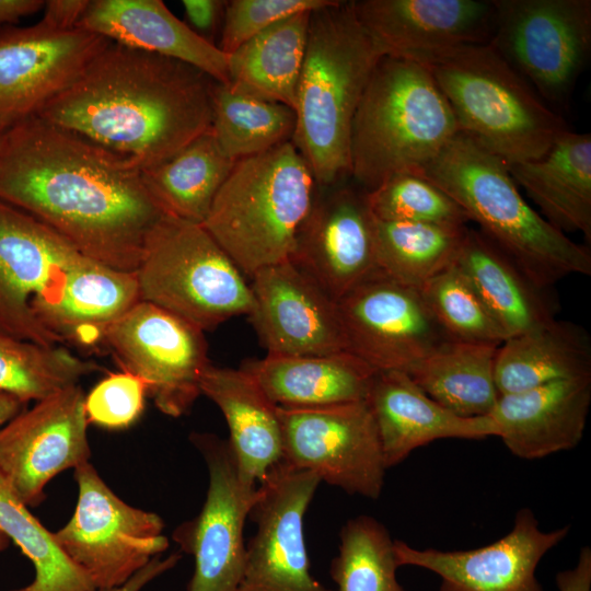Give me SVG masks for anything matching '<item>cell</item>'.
Listing matches in <instances>:
<instances>
[{
	"label": "cell",
	"mask_w": 591,
	"mask_h": 591,
	"mask_svg": "<svg viewBox=\"0 0 591 591\" xmlns=\"http://www.w3.org/2000/svg\"><path fill=\"white\" fill-rule=\"evenodd\" d=\"M0 199L82 256L128 273L164 215L136 161L38 116L0 135Z\"/></svg>",
	"instance_id": "obj_1"
},
{
	"label": "cell",
	"mask_w": 591,
	"mask_h": 591,
	"mask_svg": "<svg viewBox=\"0 0 591 591\" xmlns=\"http://www.w3.org/2000/svg\"><path fill=\"white\" fill-rule=\"evenodd\" d=\"M216 82L188 63L111 42L37 116L146 170L210 130Z\"/></svg>",
	"instance_id": "obj_2"
},
{
	"label": "cell",
	"mask_w": 591,
	"mask_h": 591,
	"mask_svg": "<svg viewBox=\"0 0 591 591\" xmlns=\"http://www.w3.org/2000/svg\"><path fill=\"white\" fill-rule=\"evenodd\" d=\"M420 172L538 288L551 289L570 275H591L589 250L535 211L507 163L466 134L459 132Z\"/></svg>",
	"instance_id": "obj_3"
},
{
	"label": "cell",
	"mask_w": 591,
	"mask_h": 591,
	"mask_svg": "<svg viewBox=\"0 0 591 591\" xmlns=\"http://www.w3.org/2000/svg\"><path fill=\"white\" fill-rule=\"evenodd\" d=\"M383 56L352 1L334 0L311 12L291 142L321 187L350 178L352 119Z\"/></svg>",
	"instance_id": "obj_4"
},
{
	"label": "cell",
	"mask_w": 591,
	"mask_h": 591,
	"mask_svg": "<svg viewBox=\"0 0 591 591\" xmlns=\"http://www.w3.org/2000/svg\"><path fill=\"white\" fill-rule=\"evenodd\" d=\"M459 132L451 106L427 67L383 56L352 119L350 179L370 192L393 174L420 171Z\"/></svg>",
	"instance_id": "obj_5"
},
{
	"label": "cell",
	"mask_w": 591,
	"mask_h": 591,
	"mask_svg": "<svg viewBox=\"0 0 591 591\" xmlns=\"http://www.w3.org/2000/svg\"><path fill=\"white\" fill-rule=\"evenodd\" d=\"M318 185L291 141L235 162L202 227L243 275L291 259Z\"/></svg>",
	"instance_id": "obj_6"
},
{
	"label": "cell",
	"mask_w": 591,
	"mask_h": 591,
	"mask_svg": "<svg viewBox=\"0 0 591 591\" xmlns=\"http://www.w3.org/2000/svg\"><path fill=\"white\" fill-rule=\"evenodd\" d=\"M430 71L461 131L508 165L543 157L569 128L489 45L429 57Z\"/></svg>",
	"instance_id": "obj_7"
},
{
	"label": "cell",
	"mask_w": 591,
	"mask_h": 591,
	"mask_svg": "<svg viewBox=\"0 0 591 591\" xmlns=\"http://www.w3.org/2000/svg\"><path fill=\"white\" fill-rule=\"evenodd\" d=\"M135 274L141 301L202 332L254 308L242 271L199 223L163 215L146 237Z\"/></svg>",
	"instance_id": "obj_8"
},
{
	"label": "cell",
	"mask_w": 591,
	"mask_h": 591,
	"mask_svg": "<svg viewBox=\"0 0 591 591\" xmlns=\"http://www.w3.org/2000/svg\"><path fill=\"white\" fill-rule=\"evenodd\" d=\"M488 43L551 107L568 103L591 50L590 0H493Z\"/></svg>",
	"instance_id": "obj_9"
},
{
	"label": "cell",
	"mask_w": 591,
	"mask_h": 591,
	"mask_svg": "<svg viewBox=\"0 0 591 591\" xmlns=\"http://www.w3.org/2000/svg\"><path fill=\"white\" fill-rule=\"evenodd\" d=\"M78 501L54 537L96 590L125 583L169 547L164 522L154 512L123 501L85 462L74 468Z\"/></svg>",
	"instance_id": "obj_10"
},
{
	"label": "cell",
	"mask_w": 591,
	"mask_h": 591,
	"mask_svg": "<svg viewBox=\"0 0 591 591\" xmlns=\"http://www.w3.org/2000/svg\"><path fill=\"white\" fill-rule=\"evenodd\" d=\"M192 442L209 474L200 512L172 534L181 551L194 557L187 591H240L246 557L244 525L257 494V482L239 466L229 441L195 433Z\"/></svg>",
	"instance_id": "obj_11"
},
{
	"label": "cell",
	"mask_w": 591,
	"mask_h": 591,
	"mask_svg": "<svg viewBox=\"0 0 591 591\" xmlns=\"http://www.w3.org/2000/svg\"><path fill=\"white\" fill-rule=\"evenodd\" d=\"M282 457L292 467L350 495L378 499L387 470L367 401L320 407H281Z\"/></svg>",
	"instance_id": "obj_12"
},
{
	"label": "cell",
	"mask_w": 591,
	"mask_h": 591,
	"mask_svg": "<svg viewBox=\"0 0 591 591\" xmlns=\"http://www.w3.org/2000/svg\"><path fill=\"white\" fill-rule=\"evenodd\" d=\"M103 344L121 370L144 382L161 413L179 417L201 394L210 364L204 332L166 310L140 300L106 329Z\"/></svg>",
	"instance_id": "obj_13"
},
{
	"label": "cell",
	"mask_w": 591,
	"mask_h": 591,
	"mask_svg": "<svg viewBox=\"0 0 591 591\" xmlns=\"http://www.w3.org/2000/svg\"><path fill=\"white\" fill-rule=\"evenodd\" d=\"M83 257L46 224L0 199V332L63 344L34 311L61 298L68 273Z\"/></svg>",
	"instance_id": "obj_14"
},
{
	"label": "cell",
	"mask_w": 591,
	"mask_h": 591,
	"mask_svg": "<svg viewBox=\"0 0 591 591\" xmlns=\"http://www.w3.org/2000/svg\"><path fill=\"white\" fill-rule=\"evenodd\" d=\"M352 352L376 371L406 372L453 341L428 308L420 289L379 269L338 302Z\"/></svg>",
	"instance_id": "obj_15"
},
{
	"label": "cell",
	"mask_w": 591,
	"mask_h": 591,
	"mask_svg": "<svg viewBox=\"0 0 591 591\" xmlns=\"http://www.w3.org/2000/svg\"><path fill=\"white\" fill-rule=\"evenodd\" d=\"M258 483L248 513L256 532L246 545L240 591H333L311 576L304 540L320 478L280 460Z\"/></svg>",
	"instance_id": "obj_16"
},
{
	"label": "cell",
	"mask_w": 591,
	"mask_h": 591,
	"mask_svg": "<svg viewBox=\"0 0 591 591\" xmlns=\"http://www.w3.org/2000/svg\"><path fill=\"white\" fill-rule=\"evenodd\" d=\"M84 397L78 384L69 386L0 429V473L27 507L43 502L56 475L89 462Z\"/></svg>",
	"instance_id": "obj_17"
},
{
	"label": "cell",
	"mask_w": 591,
	"mask_h": 591,
	"mask_svg": "<svg viewBox=\"0 0 591 591\" xmlns=\"http://www.w3.org/2000/svg\"><path fill=\"white\" fill-rule=\"evenodd\" d=\"M349 179L318 186L291 257L336 302L378 270L375 218Z\"/></svg>",
	"instance_id": "obj_18"
},
{
	"label": "cell",
	"mask_w": 591,
	"mask_h": 591,
	"mask_svg": "<svg viewBox=\"0 0 591 591\" xmlns=\"http://www.w3.org/2000/svg\"><path fill=\"white\" fill-rule=\"evenodd\" d=\"M82 28L58 31L38 22L0 31V126L37 116L109 44Z\"/></svg>",
	"instance_id": "obj_19"
},
{
	"label": "cell",
	"mask_w": 591,
	"mask_h": 591,
	"mask_svg": "<svg viewBox=\"0 0 591 591\" xmlns=\"http://www.w3.org/2000/svg\"><path fill=\"white\" fill-rule=\"evenodd\" d=\"M251 278L250 317L267 355L348 351L338 303L291 259L260 268Z\"/></svg>",
	"instance_id": "obj_20"
},
{
	"label": "cell",
	"mask_w": 591,
	"mask_h": 591,
	"mask_svg": "<svg viewBox=\"0 0 591 591\" xmlns=\"http://www.w3.org/2000/svg\"><path fill=\"white\" fill-rule=\"evenodd\" d=\"M569 531V525L541 530L534 512L524 507L509 533L479 548L417 549L394 540V549L399 567L416 566L440 576L439 591H545L535 576L537 565Z\"/></svg>",
	"instance_id": "obj_21"
},
{
	"label": "cell",
	"mask_w": 591,
	"mask_h": 591,
	"mask_svg": "<svg viewBox=\"0 0 591 591\" xmlns=\"http://www.w3.org/2000/svg\"><path fill=\"white\" fill-rule=\"evenodd\" d=\"M359 22L385 56L422 62L451 49L488 44L493 0H354Z\"/></svg>",
	"instance_id": "obj_22"
},
{
	"label": "cell",
	"mask_w": 591,
	"mask_h": 591,
	"mask_svg": "<svg viewBox=\"0 0 591 591\" xmlns=\"http://www.w3.org/2000/svg\"><path fill=\"white\" fill-rule=\"evenodd\" d=\"M590 403L591 375H584L499 395L488 416L513 455L536 460L579 444Z\"/></svg>",
	"instance_id": "obj_23"
},
{
	"label": "cell",
	"mask_w": 591,
	"mask_h": 591,
	"mask_svg": "<svg viewBox=\"0 0 591 591\" xmlns=\"http://www.w3.org/2000/svg\"><path fill=\"white\" fill-rule=\"evenodd\" d=\"M387 468L434 440L498 437L490 416L461 417L431 399L402 371H376L366 398Z\"/></svg>",
	"instance_id": "obj_24"
},
{
	"label": "cell",
	"mask_w": 591,
	"mask_h": 591,
	"mask_svg": "<svg viewBox=\"0 0 591 591\" xmlns=\"http://www.w3.org/2000/svg\"><path fill=\"white\" fill-rule=\"evenodd\" d=\"M77 28L188 63L228 84L229 57L178 20L161 0H90Z\"/></svg>",
	"instance_id": "obj_25"
},
{
	"label": "cell",
	"mask_w": 591,
	"mask_h": 591,
	"mask_svg": "<svg viewBox=\"0 0 591 591\" xmlns=\"http://www.w3.org/2000/svg\"><path fill=\"white\" fill-rule=\"evenodd\" d=\"M267 396L281 407H320L366 401L376 370L350 351L271 356L245 363Z\"/></svg>",
	"instance_id": "obj_26"
},
{
	"label": "cell",
	"mask_w": 591,
	"mask_h": 591,
	"mask_svg": "<svg viewBox=\"0 0 591 591\" xmlns=\"http://www.w3.org/2000/svg\"><path fill=\"white\" fill-rule=\"evenodd\" d=\"M508 170L552 225L591 240L590 134L568 129L543 157L509 164Z\"/></svg>",
	"instance_id": "obj_27"
},
{
	"label": "cell",
	"mask_w": 591,
	"mask_h": 591,
	"mask_svg": "<svg viewBox=\"0 0 591 591\" xmlns=\"http://www.w3.org/2000/svg\"><path fill=\"white\" fill-rule=\"evenodd\" d=\"M139 301L135 273L83 257L68 273L61 298L34 313L63 343L90 348L103 343L106 329Z\"/></svg>",
	"instance_id": "obj_28"
},
{
	"label": "cell",
	"mask_w": 591,
	"mask_h": 591,
	"mask_svg": "<svg viewBox=\"0 0 591 591\" xmlns=\"http://www.w3.org/2000/svg\"><path fill=\"white\" fill-rule=\"evenodd\" d=\"M200 392L222 412L229 444L243 473L256 482L282 457V436L276 405L244 369L211 363L200 378Z\"/></svg>",
	"instance_id": "obj_29"
},
{
	"label": "cell",
	"mask_w": 591,
	"mask_h": 591,
	"mask_svg": "<svg viewBox=\"0 0 591 591\" xmlns=\"http://www.w3.org/2000/svg\"><path fill=\"white\" fill-rule=\"evenodd\" d=\"M454 264L507 338L556 318L558 306L549 289L534 285L479 231L467 229Z\"/></svg>",
	"instance_id": "obj_30"
},
{
	"label": "cell",
	"mask_w": 591,
	"mask_h": 591,
	"mask_svg": "<svg viewBox=\"0 0 591 591\" xmlns=\"http://www.w3.org/2000/svg\"><path fill=\"white\" fill-rule=\"evenodd\" d=\"M495 383L499 395L591 375V337L573 322L554 318L498 346Z\"/></svg>",
	"instance_id": "obj_31"
},
{
	"label": "cell",
	"mask_w": 591,
	"mask_h": 591,
	"mask_svg": "<svg viewBox=\"0 0 591 591\" xmlns=\"http://www.w3.org/2000/svg\"><path fill=\"white\" fill-rule=\"evenodd\" d=\"M311 12L277 22L228 55L227 85L294 109Z\"/></svg>",
	"instance_id": "obj_32"
},
{
	"label": "cell",
	"mask_w": 591,
	"mask_h": 591,
	"mask_svg": "<svg viewBox=\"0 0 591 591\" xmlns=\"http://www.w3.org/2000/svg\"><path fill=\"white\" fill-rule=\"evenodd\" d=\"M497 348L450 341L405 373L431 399L453 414L488 416L499 397L494 375Z\"/></svg>",
	"instance_id": "obj_33"
},
{
	"label": "cell",
	"mask_w": 591,
	"mask_h": 591,
	"mask_svg": "<svg viewBox=\"0 0 591 591\" xmlns=\"http://www.w3.org/2000/svg\"><path fill=\"white\" fill-rule=\"evenodd\" d=\"M235 162L222 153L209 130L142 173L164 215L202 224Z\"/></svg>",
	"instance_id": "obj_34"
},
{
	"label": "cell",
	"mask_w": 591,
	"mask_h": 591,
	"mask_svg": "<svg viewBox=\"0 0 591 591\" xmlns=\"http://www.w3.org/2000/svg\"><path fill=\"white\" fill-rule=\"evenodd\" d=\"M467 229V225L375 219L378 269L401 283L419 289L454 263Z\"/></svg>",
	"instance_id": "obj_35"
},
{
	"label": "cell",
	"mask_w": 591,
	"mask_h": 591,
	"mask_svg": "<svg viewBox=\"0 0 591 591\" xmlns=\"http://www.w3.org/2000/svg\"><path fill=\"white\" fill-rule=\"evenodd\" d=\"M296 112L216 82L212 90L211 132L222 153L239 161L291 141Z\"/></svg>",
	"instance_id": "obj_36"
},
{
	"label": "cell",
	"mask_w": 591,
	"mask_h": 591,
	"mask_svg": "<svg viewBox=\"0 0 591 591\" xmlns=\"http://www.w3.org/2000/svg\"><path fill=\"white\" fill-rule=\"evenodd\" d=\"M99 370L97 363L60 345H40L0 332V391L24 403L47 398Z\"/></svg>",
	"instance_id": "obj_37"
},
{
	"label": "cell",
	"mask_w": 591,
	"mask_h": 591,
	"mask_svg": "<svg viewBox=\"0 0 591 591\" xmlns=\"http://www.w3.org/2000/svg\"><path fill=\"white\" fill-rule=\"evenodd\" d=\"M0 530L32 561L31 583L11 591H97L0 473Z\"/></svg>",
	"instance_id": "obj_38"
},
{
	"label": "cell",
	"mask_w": 591,
	"mask_h": 591,
	"mask_svg": "<svg viewBox=\"0 0 591 591\" xmlns=\"http://www.w3.org/2000/svg\"><path fill=\"white\" fill-rule=\"evenodd\" d=\"M339 538L329 568L338 591H406L396 579L394 540L380 521L366 514L349 519Z\"/></svg>",
	"instance_id": "obj_39"
},
{
	"label": "cell",
	"mask_w": 591,
	"mask_h": 591,
	"mask_svg": "<svg viewBox=\"0 0 591 591\" xmlns=\"http://www.w3.org/2000/svg\"><path fill=\"white\" fill-rule=\"evenodd\" d=\"M419 289L451 340L499 346L507 339L502 328L454 263Z\"/></svg>",
	"instance_id": "obj_40"
},
{
	"label": "cell",
	"mask_w": 591,
	"mask_h": 591,
	"mask_svg": "<svg viewBox=\"0 0 591 591\" xmlns=\"http://www.w3.org/2000/svg\"><path fill=\"white\" fill-rule=\"evenodd\" d=\"M373 217L386 222L466 225L462 208L420 171L393 174L367 192Z\"/></svg>",
	"instance_id": "obj_41"
},
{
	"label": "cell",
	"mask_w": 591,
	"mask_h": 591,
	"mask_svg": "<svg viewBox=\"0 0 591 591\" xmlns=\"http://www.w3.org/2000/svg\"><path fill=\"white\" fill-rule=\"evenodd\" d=\"M334 0H231L227 1L219 49L230 55L245 42L279 21L311 12Z\"/></svg>",
	"instance_id": "obj_42"
},
{
	"label": "cell",
	"mask_w": 591,
	"mask_h": 591,
	"mask_svg": "<svg viewBox=\"0 0 591 591\" xmlns=\"http://www.w3.org/2000/svg\"><path fill=\"white\" fill-rule=\"evenodd\" d=\"M146 395L147 386L139 376L124 370L109 373L84 397L88 422L126 429L143 413Z\"/></svg>",
	"instance_id": "obj_43"
},
{
	"label": "cell",
	"mask_w": 591,
	"mask_h": 591,
	"mask_svg": "<svg viewBox=\"0 0 591 591\" xmlns=\"http://www.w3.org/2000/svg\"><path fill=\"white\" fill-rule=\"evenodd\" d=\"M189 27L199 36L211 42V36L219 25L222 26L227 1L183 0Z\"/></svg>",
	"instance_id": "obj_44"
},
{
	"label": "cell",
	"mask_w": 591,
	"mask_h": 591,
	"mask_svg": "<svg viewBox=\"0 0 591 591\" xmlns=\"http://www.w3.org/2000/svg\"><path fill=\"white\" fill-rule=\"evenodd\" d=\"M90 0L45 1L44 15L39 22L58 31L77 28Z\"/></svg>",
	"instance_id": "obj_45"
},
{
	"label": "cell",
	"mask_w": 591,
	"mask_h": 591,
	"mask_svg": "<svg viewBox=\"0 0 591 591\" xmlns=\"http://www.w3.org/2000/svg\"><path fill=\"white\" fill-rule=\"evenodd\" d=\"M181 557L179 553H173L164 558L158 555L121 586L97 591H141L149 582L174 568Z\"/></svg>",
	"instance_id": "obj_46"
},
{
	"label": "cell",
	"mask_w": 591,
	"mask_h": 591,
	"mask_svg": "<svg viewBox=\"0 0 591 591\" xmlns=\"http://www.w3.org/2000/svg\"><path fill=\"white\" fill-rule=\"evenodd\" d=\"M559 591H590L591 590V549L581 548L576 566L563 570L556 576Z\"/></svg>",
	"instance_id": "obj_47"
},
{
	"label": "cell",
	"mask_w": 591,
	"mask_h": 591,
	"mask_svg": "<svg viewBox=\"0 0 591 591\" xmlns=\"http://www.w3.org/2000/svg\"><path fill=\"white\" fill-rule=\"evenodd\" d=\"M43 0H0V27L44 9Z\"/></svg>",
	"instance_id": "obj_48"
},
{
	"label": "cell",
	"mask_w": 591,
	"mask_h": 591,
	"mask_svg": "<svg viewBox=\"0 0 591 591\" xmlns=\"http://www.w3.org/2000/svg\"><path fill=\"white\" fill-rule=\"evenodd\" d=\"M26 403L0 391V429L25 409Z\"/></svg>",
	"instance_id": "obj_49"
},
{
	"label": "cell",
	"mask_w": 591,
	"mask_h": 591,
	"mask_svg": "<svg viewBox=\"0 0 591 591\" xmlns=\"http://www.w3.org/2000/svg\"><path fill=\"white\" fill-rule=\"evenodd\" d=\"M10 538L0 530V553L8 548Z\"/></svg>",
	"instance_id": "obj_50"
},
{
	"label": "cell",
	"mask_w": 591,
	"mask_h": 591,
	"mask_svg": "<svg viewBox=\"0 0 591 591\" xmlns=\"http://www.w3.org/2000/svg\"><path fill=\"white\" fill-rule=\"evenodd\" d=\"M5 129V127L0 126V135Z\"/></svg>",
	"instance_id": "obj_51"
}]
</instances>
